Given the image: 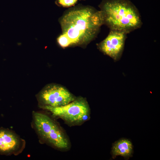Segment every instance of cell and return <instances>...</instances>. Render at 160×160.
<instances>
[{"label":"cell","mask_w":160,"mask_h":160,"mask_svg":"<svg viewBox=\"0 0 160 160\" xmlns=\"http://www.w3.org/2000/svg\"><path fill=\"white\" fill-rule=\"evenodd\" d=\"M133 146L131 142L128 139H122L115 142L113 145L111 154L113 158L121 156L125 159L132 156Z\"/></svg>","instance_id":"ba28073f"},{"label":"cell","mask_w":160,"mask_h":160,"mask_svg":"<svg viewBox=\"0 0 160 160\" xmlns=\"http://www.w3.org/2000/svg\"><path fill=\"white\" fill-rule=\"evenodd\" d=\"M33 119L37 132L45 142L60 151L70 149L71 143L67 135L52 118L45 114L35 112Z\"/></svg>","instance_id":"3957f363"},{"label":"cell","mask_w":160,"mask_h":160,"mask_svg":"<svg viewBox=\"0 0 160 160\" xmlns=\"http://www.w3.org/2000/svg\"><path fill=\"white\" fill-rule=\"evenodd\" d=\"M49 111L52 115L63 120L70 127L80 126L89 120L90 109L86 100L82 98L76 99L61 106L42 108Z\"/></svg>","instance_id":"277c9868"},{"label":"cell","mask_w":160,"mask_h":160,"mask_svg":"<svg viewBox=\"0 0 160 160\" xmlns=\"http://www.w3.org/2000/svg\"><path fill=\"white\" fill-rule=\"evenodd\" d=\"M100 6L104 23L111 30L127 33L140 28L141 25L137 9L128 0H104Z\"/></svg>","instance_id":"7a4b0ae2"},{"label":"cell","mask_w":160,"mask_h":160,"mask_svg":"<svg viewBox=\"0 0 160 160\" xmlns=\"http://www.w3.org/2000/svg\"><path fill=\"white\" fill-rule=\"evenodd\" d=\"M77 0H58V3L64 7H69L73 5Z\"/></svg>","instance_id":"9c48e42d"},{"label":"cell","mask_w":160,"mask_h":160,"mask_svg":"<svg viewBox=\"0 0 160 160\" xmlns=\"http://www.w3.org/2000/svg\"><path fill=\"white\" fill-rule=\"evenodd\" d=\"M126 33L123 31L111 30L107 37L99 44V49L114 61H118L123 51Z\"/></svg>","instance_id":"8992f818"},{"label":"cell","mask_w":160,"mask_h":160,"mask_svg":"<svg viewBox=\"0 0 160 160\" xmlns=\"http://www.w3.org/2000/svg\"><path fill=\"white\" fill-rule=\"evenodd\" d=\"M60 23L62 33L57 41L64 48L90 41L104 24V20L100 11L83 6L67 11L60 18Z\"/></svg>","instance_id":"6da1fadb"},{"label":"cell","mask_w":160,"mask_h":160,"mask_svg":"<svg viewBox=\"0 0 160 160\" xmlns=\"http://www.w3.org/2000/svg\"><path fill=\"white\" fill-rule=\"evenodd\" d=\"M20 141L14 133L8 129L0 128V153L9 154L17 150Z\"/></svg>","instance_id":"52a82bcc"},{"label":"cell","mask_w":160,"mask_h":160,"mask_svg":"<svg viewBox=\"0 0 160 160\" xmlns=\"http://www.w3.org/2000/svg\"><path fill=\"white\" fill-rule=\"evenodd\" d=\"M76 97L64 87L57 85H49L39 92L38 99L41 108L56 107L67 105Z\"/></svg>","instance_id":"5b68a950"}]
</instances>
